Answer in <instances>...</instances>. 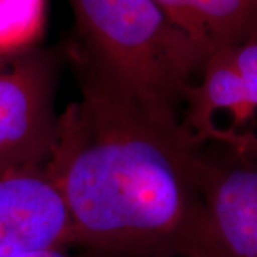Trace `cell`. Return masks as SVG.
Returning a JSON list of instances; mask_svg holds the SVG:
<instances>
[{
  "label": "cell",
  "instance_id": "6da1fadb",
  "mask_svg": "<svg viewBox=\"0 0 257 257\" xmlns=\"http://www.w3.org/2000/svg\"><path fill=\"white\" fill-rule=\"evenodd\" d=\"M79 97L46 169L73 247L94 257H209L200 146L162 127L107 76L72 60Z\"/></svg>",
  "mask_w": 257,
  "mask_h": 257
},
{
  "label": "cell",
  "instance_id": "8fae6325",
  "mask_svg": "<svg viewBox=\"0 0 257 257\" xmlns=\"http://www.w3.org/2000/svg\"><path fill=\"white\" fill-rule=\"evenodd\" d=\"M237 152H241V153H247L250 156L257 157V135L256 136H251V138H248L244 143H243V146L240 147Z\"/></svg>",
  "mask_w": 257,
  "mask_h": 257
},
{
  "label": "cell",
  "instance_id": "8992f818",
  "mask_svg": "<svg viewBox=\"0 0 257 257\" xmlns=\"http://www.w3.org/2000/svg\"><path fill=\"white\" fill-rule=\"evenodd\" d=\"M256 113L233 63L231 47L211 52L197 80L187 89L182 113V128L193 145L214 143L219 116L230 120L229 149H236L246 136L244 127Z\"/></svg>",
  "mask_w": 257,
  "mask_h": 257
},
{
  "label": "cell",
  "instance_id": "3957f363",
  "mask_svg": "<svg viewBox=\"0 0 257 257\" xmlns=\"http://www.w3.org/2000/svg\"><path fill=\"white\" fill-rule=\"evenodd\" d=\"M62 52L40 45L0 53V175L45 166L56 140Z\"/></svg>",
  "mask_w": 257,
  "mask_h": 257
},
{
  "label": "cell",
  "instance_id": "5b68a950",
  "mask_svg": "<svg viewBox=\"0 0 257 257\" xmlns=\"http://www.w3.org/2000/svg\"><path fill=\"white\" fill-rule=\"evenodd\" d=\"M70 217L45 166L0 175V257L72 248Z\"/></svg>",
  "mask_w": 257,
  "mask_h": 257
},
{
  "label": "cell",
  "instance_id": "ba28073f",
  "mask_svg": "<svg viewBox=\"0 0 257 257\" xmlns=\"http://www.w3.org/2000/svg\"><path fill=\"white\" fill-rule=\"evenodd\" d=\"M46 22V0H0V53L39 45Z\"/></svg>",
  "mask_w": 257,
  "mask_h": 257
},
{
  "label": "cell",
  "instance_id": "30bf717a",
  "mask_svg": "<svg viewBox=\"0 0 257 257\" xmlns=\"http://www.w3.org/2000/svg\"><path fill=\"white\" fill-rule=\"evenodd\" d=\"M84 253V251H83ZM16 257H94L92 254H80V256H73L70 253V248H46V250H39V251H30L25 254H19Z\"/></svg>",
  "mask_w": 257,
  "mask_h": 257
},
{
  "label": "cell",
  "instance_id": "52a82bcc",
  "mask_svg": "<svg viewBox=\"0 0 257 257\" xmlns=\"http://www.w3.org/2000/svg\"><path fill=\"white\" fill-rule=\"evenodd\" d=\"M169 20L209 56L257 30V0H155Z\"/></svg>",
  "mask_w": 257,
  "mask_h": 257
},
{
  "label": "cell",
  "instance_id": "9c48e42d",
  "mask_svg": "<svg viewBox=\"0 0 257 257\" xmlns=\"http://www.w3.org/2000/svg\"><path fill=\"white\" fill-rule=\"evenodd\" d=\"M231 57L239 73L248 103L257 111V30L231 47Z\"/></svg>",
  "mask_w": 257,
  "mask_h": 257
},
{
  "label": "cell",
  "instance_id": "7a4b0ae2",
  "mask_svg": "<svg viewBox=\"0 0 257 257\" xmlns=\"http://www.w3.org/2000/svg\"><path fill=\"white\" fill-rule=\"evenodd\" d=\"M67 2L76 22L69 57L107 76L162 127L184 133V97L207 55L155 0Z\"/></svg>",
  "mask_w": 257,
  "mask_h": 257
},
{
  "label": "cell",
  "instance_id": "277c9868",
  "mask_svg": "<svg viewBox=\"0 0 257 257\" xmlns=\"http://www.w3.org/2000/svg\"><path fill=\"white\" fill-rule=\"evenodd\" d=\"M224 149L199 152L207 256L257 257V157Z\"/></svg>",
  "mask_w": 257,
  "mask_h": 257
}]
</instances>
